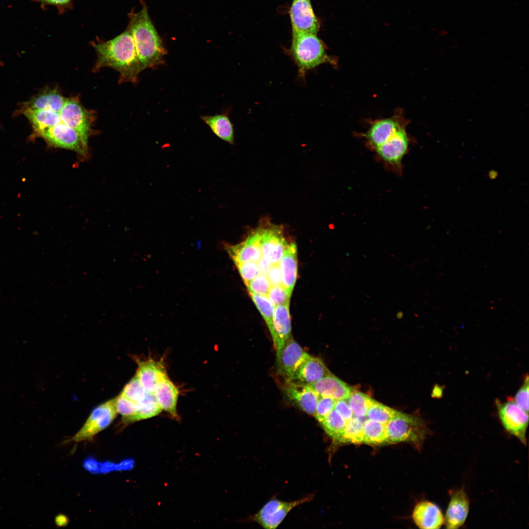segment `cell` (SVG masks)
Masks as SVG:
<instances>
[{"label": "cell", "mask_w": 529, "mask_h": 529, "mask_svg": "<svg viewBox=\"0 0 529 529\" xmlns=\"http://www.w3.org/2000/svg\"><path fill=\"white\" fill-rule=\"evenodd\" d=\"M94 47L97 57L94 71L110 67L120 72V82H137L141 71L134 40L128 28L111 40L94 44Z\"/></svg>", "instance_id": "cell-1"}, {"label": "cell", "mask_w": 529, "mask_h": 529, "mask_svg": "<svg viewBox=\"0 0 529 529\" xmlns=\"http://www.w3.org/2000/svg\"><path fill=\"white\" fill-rule=\"evenodd\" d=\"M142 9L129 14L127 28L135 44L141 71L153 68L164 63L167 50L148 15L144 3Z\"/></svg>", "instance_id": "cell-2"}, {"label": "cell", "mask_w": 529, "mask_h": 529, "mask_svg": "<svg viewBox=\"0 0 529 529\" xmlns=\"http://www.w3.org/2000/svg\"><path fill=\"white\" fill-rule=\"evenodd\" d=\"M298 69V75L305 79L307 73L323 64L335 65V59L329 56L323 42L316 34L292 33L290 49L288 51Z\"/></svg>", "instance_id": "cell-3"}, {"label": "cell", "mask_w": 529, "mask_h": 529, "mask_svg": "<svg viewBox=\"0 0 529 529\" xmlns=\"http://www.w3.org/2000/svg\"><path fill=\"white\" fill-rule=\"evenodd\" d=\"M387 443L407 442L419 449L430 434V431L420 418L398 411L386 424Z\"/></svg>", "instance_id": "cell-4"}, {"label": "cell", "mask_w": 529, "mask_h": 529, "mask_svg": "<svg viewBox=\"0 0 529 529\" xmlns=\"http://www.w3.org/2000/svg\"><path fill=\"white\" fill-rule=\"evenodd\" d=\"M118 413L116 397L99 405L92 410L85 423L72 440L80 442L92 438L108 427Z\"/></svg>", "instance_id": "cell-5"}, {"label": "cell", "mask_w": 529, "mask_h": 529, "mask_svg": "<svg viewBox=\"0 0 529 529\" xmlns=\"http://www.w3.org/2000/svg\"><path fill=\"white\" fill-rule=\"evenodd\" d=\"M38 136L54 147L69 149L84 157L88 154V142L77 131L62 121L42 131Z\"/></svg>", "instance_id": "cell-6"}, {"label": "cell", "mask_w": 529, "mask_h": 529, "mask_svg": "<svg viewBox=\"0 0 529 529\" xmlns=\"http://www.w3.org/2000/svg\"><path fill=\"white\" fill-rule=\"evenodd\" d=\"M313 495L291 502L273 499L269 501L252 519L266 529H275L294 508L313 500Z\"/></svg>", "instance_id": "cell-7"}, {"label": "cell", "mask_w": 529, "mask_h": 529, "mask_svg": "<svg viewBox=\"0 0 529 529\" xmlns=\"http://www.w3.org/2000/svg\"><path fill=\"white\" fill-rule=\"evenodd\" d=\"M258 227L262 257L271 264H278L289 244L284 237L282 227L265 223Z\"/></svg>", "instance_id": "cell-8"}, {"label": "cell", "mask_w": 529, "mask_h": 529, "mask_svg": "<svg viewBox=\"0 0 529 529\" xmlns=\"http://www.w3.org/2000/svg\"><path fill=\"white\" fill-rule=\"evenodd\" d=\"M61 121L77 131L88 142L92 133L94 115L81 104L78 98H66L60 111Z\"/></svg>", "instance_id": "cell-9"}, {"label": "cell", "mask_w": 529, "mask_h": 529, "mask_svg": "<svg viewBox=\"0 0 529 529\" xmlns=\"http://www.w3.org/2000/svg\"><path fill=\"white\" fill-rule=\"evenodd\" d=\"M497 405L499 417L504 427L526 445L529 413L520 408L513 399L504 403L497 401Z\"/></svg>", "instance_id": "cell-10"}, {"label": "cell", "mask_w": 529, "mask_h": 529, "mask_svg": "<svg viewBox=\"0 0 529 529\" xmlns=\"http://www.w3.org/2000/svg\"><path fill=\"white\" fill-rule=\"evenodd\" d=\"M310 356L291 337L282 350L277 362L278 374L285 383L291 382L299 367Z\"/></svg>", "instance_id": "cell-11"}, {"label": "cell", "mask_w": 529, "mask_h": 529, "mask_svg": "<svg viewBox=\"0 0 529 529\" xmlns=\"http://www.w3.org/2000/svg\"><path fill=\"white\" fill-rule=\"evenodd\" d=\"M289 15L292 33L317 34L319 24L310 0H293L290 8Z\"/></svg>", "instance_id": "cell-12"}, {"label": "cell", "mask_w": 529, "mask_h": 529, "mask_svg": "<svg viewBox=\"0 0 529 529\" xmlns=\"http://www.w3.org/2000/svg\"><path fill=\"white\" fill-rule=\"evenodd\" d=\"M449 494L450 500L444 517V524L447 529H457L462 526L466 521L469 511L470 502L463 487L450 490Z\"/></svg>", "instance_id": "cell-13"}, {"label": "cell", "mask_w": 529, "mask_h": 529, "mask_svg": "<svg viewBox=\"0 0 529 529\" xmlns=\"http://www.w3.org/2000/svg\"><path fill=\"white\" fill-rule=\"evenodd\" d=\"M225 247L235 265L248 262L258 263L262 257L258 227L250 232L242 242Z\"/></svg>", "instance_id": "cell-14"}, {"label": "cell", "mask_w": 529, "mask_h": 529, "mask_svg": "<svg viewBox=\"0 0 529 529\" xmlns=\"http://www.w3.org/2000/svg\"><path fill=\"white\" fill-rule=\"evenodd\" d=\"M409 140L404 126L376 149L379 156L390 164L399 165L407 151Z\"/></svg>", "instance_id": "cell-15"}, {"label": "cell", "mask_w": 529, "mask_h": 529, "mask_svg": "<svg viewBox=\"0 0 529 529\" xmlns=\"http://www.w3.org/2000/svg\"><path fill=\"white\" fill-rule=\"evenodd\" d=\"M289 304L275 306L273 317V336L272 337L276 350V363L286 342L291 337Z\"/></svg>", "instance_id": "cell-16"}, {"label": "cell", "mask_w": 529, "mask_h": 529, "mask_svg": "<svg viewBox=\"0 0 529 529\" xmlns=\"http://www.w3.org/2000/svg\"><path fill=\"white\" fill-rule=\"evenodd\" d=\"M137 361L138 368L135 375L145 391L153 393L159 382L168 376L164 363L161 360Z\"/></svg>", "instance_id": "cell-17"}, {"label": "cell", "mask_w": 529, "mask_h": 529, "mask_svg": "<svg viewBox=\"0 0 529 529\" xmlns=\"http://www.w3.org/2000/svg\"><path fill=\"white\" fill-rule=\"evenodd\" d=\"M287 397L303 411L313 415L319 395L308 385L290 382L286 383Z\"/></svg>", "instance_id": "cell-18"}, {"label": "cell", "mask_w": 529, "mask_h": 529, "mask_svg": "<svg viewBox=\"0 0 529 529\" xmlns=\"http://www.w3.org/2000/svg\"><path fill=\"white\" fill-rule=\"evenodd\" d=\"M412 516L415 524L420 529H439L444 524V517L440 508L428 501L417 504Z\"/></svg>", "instance_id": "cell-19"}, {"label": "cell", "mask_w": 529, "mask_h": 529, "mask_svg": "<svg viewBox=\"0 0 529 529\" xmlns=\"http://www.w3.org/2000/svg\"><path fill=\"white\" fill-rule=\"evenodd\" d=\"M331 374L321 359L310 356L299 367L291 382L310 385Z\"/></svg>", "instance_id": "cell-20"}, {"label": "cell", "mask_w": 529, "mask_h": 529, "mask_svg": "<svg viewBox=\"0 0 529 529\" xmlns=\"http://www.w3.org/2000/svg\"><path fill=\"white\" fill-rule=\"evenodd\" d=\"M309 385L319 396L330 397L336 400H347L353 391L351 387L332 373Z\"/></svg>", "instance_id": "cell-21"}, {"label": "cell", "mask_w": 529, "mask_h": 529, "mask_svg": "<svg viewBox=\"0 0 529 529\" xmlns=\"http://www.w3.org/2000/svg\"><path fill=\"white\" fill-rule=\"evenodd\" d=\"M403 125L395 118L381 119L372 123L365 136L369 144L376 149Z\"/></svg>", "instance_id": "cell-22"}, {"label": "cell", "mask_w": 529, "mask_h": 529, "mask_svg": "<svg viewBox=\"0 0 529 529\" xmlns=\"http://www.w3.org/2000/svg\"><path fill=\"white\" fill-rule=\"evenodd\" d=\"M153 394L162 410L177 419L178 417L177 403L179 391L168 376L159 382Z\"/></svg>", "instance_id": "cell-23"}, {"label": "cell", "mask_w": 529, "mask_h": 529, "mask_svg": "<svg viewBox=\"0 0 529 529\" xmlns=\"http://www.w3.org/2000/svg\"><path fill=\"white\" fill-rule=\"evenodd\" d=\"M297 247L294 242L289 244L278 265L282 285L291 295L297 277Z\"/></svg>", "instance_id": "cell-24"}, {"label": "cell", "mask_w": 529, "mask_h": 529, "mask_svg": "<svg viewBox=\"0 0 529 529\" xmlns=\"http://www.w3.org/2000/svg\"><path fill=\"white\" fill-rule=\"evenodd\" d=\"M66 99L58 90L55 88L46 89L26 103L23 109H46L59 112Z\"/></svg>", "instance_id": "cell-25"}, {"label": "cell", "mask_w": 529, "mask_h": 529, "mask_svg": "<svg viewBox=\"0 0 529 529\" xmlns=\"http://www.w3.org/2000/svg\"><path fill=\"white\" fill-rule=\"evenodd\" d=\"M23 113L31 122L35 133L38 136L45 130L61 122L60 112L46 109H24Z\"/></svg>", "instance_id": "cell-26"}, {"label": "cell", "mask_w": 529, "mask_h": 529, "mask_svg": "<svg viewBox=\"0 0 529 529\" xmlns=\"http://www.w3.org/2000/svg\"><path fill=\"white\" fill-rule=\"evenodd\" d=\"M200 119L217 137L230 144H234L233 125L227 113L203 116Z\"/></svg>", "instance_id": "cell-27"}, {"label": "cell", "mask_w": 529, "mask_h": 529, "mask_svg": "<svg viewBox=\"0 0 529 529\" xmlns=\"http://www.w3.org/2000/svg\"><path fill=\"white\" fill-rule=\"evenodd\" d=\"M363 443L371 445L387 443L386 425L368 419L365 420L363 425Z\"/></svg>", "instance_id": "cell-28"}, {"label": "cell", "mask_w": 529, "mask_h": 529, "mask_svg": "<svg viewBox=\"0 0 529 529\" xmlns=\"http://www.w3.org/2000/svg\"><path fill=\"white\" fill-rule=\"evenodd\" d=\"M346 422L344 418L334 409L320 423L328 435L334 440L341 442Z\"/></svg>", "instance_id": "cell-29"}, {"label": "cell", "mask_w": 529, "mask_h": 529, "mask_svg": "<svg viewBox=\"0 0 529 529\" xmlns=\"http://www.w3.org/2000/svg\"><path fill=\"white\" fill-rule=\"evenodd\" d=\"M251 299L264 319L272 337L273 336V317L275 305L267 295H262L249 292Z\"/></svg>", "instance_id": "cell-30"}, {"label": "cell", "mask_w": 529, "mask_h": 529, "mask_svg": "<svg viewBox=\"0 0 529 529\" xmlns=\"http://www.w3.org/2000/svg\"><path fill=\"white\" fill-rule=\"evenodd\" d=\"M364 417L353 415L346 422L341 443H363V425Z\"/></svg>", "instance_id": "cell-31"}, {"label": "cell", "mask_w": 529, "mask_h": 529, "mask_svg": "<svg viewBox=\"0 0 529 529\" xmlns=\"http://www.w3.org/2000/svg\"><path fill=\"white\" fill-rule=\"evenodd\" d=\"M347 401L355 416L364 417L374 400L362 392L353 391Z\"/></svg>", "instance_id": "cell-32"}, {"label": "cell", "mask_w": 529, "mask_h": 529, "mask_svg": "<svg viewBox=\"0 0 529 529\" xmlns=\"http://www.w3.org/2000/svg\"><path fill=\"white\" fill-rule=\"evenodd\" d=\"M138 405L139 409L133 422L154 417L162 411L153 393H147L144 399Z\"/></svg>", "instance_id": "cell-33"}, {"label": "cell", "mask_w": 529, "mask_h": 529, "mask_svg": "<svg viewBox=\"0 0 529 529\" xmlns=\"http://www.w3.org/2000/svg\"><path fill=\"white\" fill-rule=\"evenodd\" d=\"M397 412L398 411L374 400L368 409L366 417L368 419L386 425Z\"/></svg>", "instance_id": "cell-34"}, {"label": "cell", "mask_w": 529, "mask_h": 529, "mask_svg": "<svg viewBox=\"0 0 529 529\" xmlns=\"http://www.w3.org/2000/svg\"><path fill=\"white\" fill-rule=\"evenodd\" d=\"M116 406L118 413L122 416L123 423L133 422V419L139 409L137 404L120 394L116 397Z\"/></svg>", "instance_id": "cell-35"}, {"label": "cell", "mask_w": 529, "mask_h": 529, "mask_svg": "<svg viewBox=\"0 0 529 529\" xmlns=\"http://www.w3.org/2000/svg\"><path fill=\"white\" fill-rule=\"evenodd\" d=\"M147 393L135 375L126 384L120 394L138 405L144 399Z\"/></svg>", "instance_id": "cell-36"}, {"label": "cell", "mask_w": 529, "mask_h": 529, "mask_svg": "<svg viewBox=\"0 0 529 529\" xmlns=\"http://www.w3.org/2000/svg\"><path fill=\"white\" fill-rule=\"evenodd\" d=\"M337 401L330 397L319 396L313 415L319 423L334 409Z\"/></svg>", "instance_id": "cell-37"}, {"label": "cell", "mask_w": 529, "mask_h": 529, "mask_svg": "<svg viewBox=\"0 0 529 529\" xmlns=\"http://www.w3.org/2000/svg\"><path fill=\"white\" fill-rule=\"evenodd\" d=\"M249 292L267 295L271 287L266 276L259 274L246 285Z\"/></svg>", "instance_id": "cell-38"}, {"label": "cell", "mask_w": 529, "mask_h": 529, "mask_svg": "<svg viewBox=\"0 0 529 529\" xmlns=\"http://www.w3.org/2000/svg\"><path fill=\"white\" fill-rule=\"evenodd\" d=\"M267 296L275 306L289 304L291 294L283 285L272 286Z\"/></svg>", "instance_id": "cell-39"}, {"label": "cell", "mask_w": 529, "mask_h": 529, "mask_svg": "<svg viewBox=\"0 0 529 529\" xmlns=\"http://www.w3.org/2000/svg\"><path fill=\"white\" fill-rule=\"evenodd\" d=\"M236 265L245 286L259 274L257 263L248 262Z\"/></svg>", "instance_id": "cell-40"}, {"label": "cell", "mask_w": 529, "mask_h": 529, "mask_svg": "<svg viewBox=\"0 0 529 529\" xmlns=\"http://www.w3.org/2000/svg\"><path fill=\"white\" fill-rule=\"evenodd\" d=\"M529 376L527 375L522 385L513 399L520 408L527 413H529Z\"/></svg>", "instance_id": "cell-41"}, {"label": "cell", "mask_w": 529, "mask_h": 529, "mask_svg": "<svg viewBox=\"0 0 529 529\" xmlns=\"http://www.w3.org/2000/svg\"><path fill=\"white\" fill-rule=\"evenodd\" d=\"M334 409L344 418L346 422L351 419L354 415L347 400L341 399L337 400Z\"/></svg>", "instance_id": "cell-42"}, {"label": "cell", "mask_w": 529, "mask_h": 529, "mask_svg": "<svg viewBox=\"0 0 529 529\" xmlns=\"http://www.w3.org/2000/svg\"><path fill=\"white\" fill-rule=\"evenodd\" d=\"M266 277L271 286L282 285L280 271L278 264H271Z\"/></svg>", "instance_id": "cell-43"}, {"label": "cell", "mask_w": 529, "mask_h": 529, "mask_svg": "<svg viewBox=\"0 0 529 529\" xmlns=\"http://www.w3.org/2000/svg\"><path fill=\"white\" fill-rule=\"evenodd\" d=\"M72 0H40L43 5H51L56 6L58 9L67 7L70 5Z\"/></svg>", "instance_id": "cell-44"}, {"label": "cell", "mask_w": 529, "mask_h": 529, "mask_svg": "<svg viewBox=\"0 0 529 529\" xmlns=\"http://www.w3.org/2000/svg\"><path fill=\"white\" fill-rule=\"evenodd\" d=\"M84 467L86 470L93 473H98L100 470L98 462L92 458H87L84 461Z\"/></svg>", "instance_id": "cell-45"}, {"label": "cell", "mask_w": 529, "mask_h": 529, "mask_svg": "<svg viewBox=\"0 0 529 529\" xmlns=\"http://www.w3.org/2000/svg\"><path fill=\"white\" fill-rule=\"evenodd\" d=\"M259 267V274L266 276L270 269L271 264L266 261L263 257L257 263Z\"/></svg>", "instance_id": "cell-46"}, {"label": "cell", "mask_w": 529, "mask_h": 529, "mask_svg": "<svg viewBox=\"0 0 529 529\" xmlns=\"http://www.w3.org/2000/svg\"><path fill=\"white\" fill-rule=\"evenodd\" d=\"M117 465L112 462H105L101 464L100 470L103 473H107L111 470H117Z\"/></svg>", "instance_id": "cell-47"}, {"label": "cell", "mask_w": 529, "mask_h": 529, "mask_svg": "<svg viewBox=\"0 0 529 529\" xmlns=\"http://www.w3.org/2000/svg\"><path fill=\"white\" fill-rule=\"evenodd\" d=\"M133 466V461L130 460H124L121 462L119 465H117V470H125L126 469H129Z\"/></svg>", "instance_id": "cell-48"}, {"label": "cell", "mask_w": 529, "mask_h": 529, "mask_svg": "<svg viewBox=\"0 0 529 529\" xmlns=\"http://www.w3.org/2000/svg\"><path fill=\"white\" fill-rule=\"evenodd\" d=\"M488 176L491 180H495L498 176V172L494 169H491L488 171Z\"/></svg>", "instance_id": "cell-49"}, {"label": "cell", "mask_w": 529, "mask_h": 529, "mask_svg": "<svg viewBox=\"0 0 529 529\" xmlns=\"http://www.w3.org/2000/svg\"><path fill=\"white\" fill-rule=\"evenodd\" d=\"M56 522L58 525H63L66 523V518L63 516H58L56 518Z\"/></svg>", "instance_id": "cell-50"}, {"label": "cell", "mask_w": 529, "mask_h": 529, "mask_svg": "<svg viewBox=\"0 0 529 529\" xmlns=\"http://www.w3.org/2000/svg\"><path fill=\"white\" fill-rule=\"evenodd\" d=\"M441 394H442V390L441 389V388H440L439 387H435V388H434L433 392V395H434L435 396H440Z\"/></svg>", "instance_id": "cell-51"}, {"label": "cell", "mask_w": 529, "mask_h": 529, "mask_svg": "<svg viewBox=\"0 0 529 529\" xmlns=\"http://www.w3.org/2000/svg\"><path fill=\"white\" fill-rule=\"evenodd\" d=\"M1 64H2V62H1V61L0 60V66L1 65Z\"/></svg>", "instance_id": "cell-52"}]
</instances>
